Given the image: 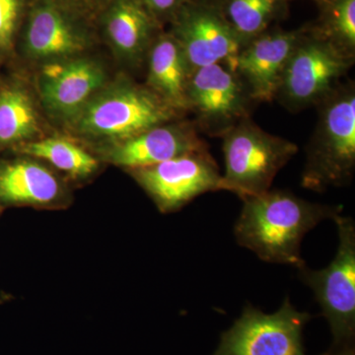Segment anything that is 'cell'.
Returning <instances> with one entry per match:
<instances>
[{
	"mask_svg": "<svg viewBox=\"0 0 355 355\" xmlns=\"http://www.w3.org/2000/svg\"><path fill=\"white\" fill-rule=\"evenodd\" d=\"M242 200L233 230L238 245L266 263L295 268L306 263L301 256L306 234L343 211L340 205L311 202L291 191L272 189Z\"/></svg>",
	"mask_w": 355,
	"mask_h": 355,
	"instance_id": "6da1fadb",
	"label": "cell"
},
{
	"mask_svg": "<svg viewBox=\"0 0 355 355\" xmlns=\"http://www.w3.org/2000/svg\"><path fill=\"white\" fill-rule=\"evenodd\" d=\"M316 130L307 147L301 184L310 191L349 184L355 169L354 86L336 88L321 103Z\"/></svg>",
	"mask_w": 355,
	"mask_h": 355,
	"instance_id": "7a4b0ae2",
	"label": "cell"
},
{
	"mask_svg": "<svg viewBox=\"0 0 355 355\" xmlns=\"http://www.w3.org/2000/svg\"><path fill=\"white\" fill-rule=\"evenodd\" d=\"M222 150L225 174L221 190L242 200L272 189L273 180L298 153V146L242 120L224 132Z\"/></svg>",
	"mask_w": 355,
	"mask_h": 355,
	"instance_id": "3957f363",
	"label": "cell"
},
{
	"mask_svg": "<svg viewBox=\"0 0 355 355\" xmlns=\"http://www.w3.org/2000/svg\"><path fill=\"white\" fill-rule=\"evenodd\" d=\"M333 220L338 236L335 258L322 270L305 263L297 268V277L314 293L333 336L330 349L336 350L354 347L355 222L342 214Z\"/></svg>",
	"mask_w": 355,
	"mask_h": 355,
	"instance_id": "277c9868",
	"label": "cell"
},
{
	"mask_svg": "<svg viewBox=\"0 0 355 355\" xmlns=\"http://www.w3.org/2000/svg\"><path fill=\"white\" fill-rule=\"evenodd\" d=\"M174 111L149 89L125 84L91 99L78 113V128L121 142L167 123Z\"/></svg>",
	"mask_w": 355,
	"mask_h": 355,
	"instance_id": "5b68a950",
	"label": "cell"
},
{
	"mask_svg": "<svg viewBox=\"0 0 355 355\" xmlns=\"http://www.w3.org/2000/svg\"><path fill=\"white\" fill-rule=\"evenodd\" d=\"M312 316L292 305L288 296L277 312L266 314L248 303L212 355H307L303 333Z\"/></svg>",
	"mask_w": 355,
	"mask_h": 355,
	"instance_id": "8992f818",
	"label": "cell"
},
{
	"mask_svg": "<svg viewBox=\"0 0 355 355\" xmlns=\"http://www.w3.org/2000/svg\"><path fill=\"white\" fill-rule=\"evenodd\" d=\"M354 58L323 37H301L282 74L277 96L292 110L321 104L352 67Z\"/></svg>",
	"mask_w": 355,
	"mask_h": 355,
	"instance_id": "52a82bcc",
	"label": "cell"
},
{
	"mask_svg": "<svg viewBox=\"0 0 355 355\" xmlns=\"http://www.w3.org/2000/svg\"><path fill=\"white\" fill-rule=\"evenodd\" d=\"M132 172L165 214L181 209L203 193L221 191L222 175L207 149Z\"/></svg>",
	"mask_w": 355,
	"mask_h": 355,
	"instance_id": "ba28073f",
	"label": "cell"
},
{
	"mask_svg": "<svg viewBox=\"0 0 355 355\" xmlns=\"http://www.w3.org/2000/svg\"><path fill=\"white\" fill-rule=\"evenodd\" d=\"M172 36L183 51L191 73L216 64L234 70L236 58L244 46L225 16L202 4L182 11Z\"/></svg>",
	"mask_w": 355,
	"mask_h": 355,
	"instance_id": "9c48e42d",
	"label": "cell"
},
{
	"mask_svg": "<svg viewBox=\"0 0 355 355\" xmlns=\"http://www.w3.org/2000/svg\"><path fill=\"white\" fill-rule=\"evenodd\" d=\"M187 96L189 109L193 110L202 123L222 128L232 127L234 121L244 116L249 98L237 73L223 64L191 72Z\"/></svg>",
	"mask_w": 355,
	"mask_h": 355,
	"instance_id": "30bf717a",
	"label": "cell"
},
{
	"mask_svg": "<svg viewBox=\"0 0 355 355\" xmlns=\"http://www.w3.org/2000/svg\"><path fill=\"white\" fill-rule=\"evenodd\" d=\"M301 37L300 32L268 33L243 46L234 71L251 99L270 102L277 97L287 62Z\"/></svg>",
	"mask_w": 355,
	"mask_h": 355,
	"instance_id": "8fae6325",
	"label": "cell"
},
{
	"mask_svg": "<svg viewBox=\"0 0 355 355\" xmlns=\"http://www.w3.org/2000/svg\"><path fill=\"white\" fill-rule=\"evenodd\" d=\"M104 79V72L96 62L65 58L44 65L40 76V90L51 112L58 116H72L87 105Z\"/></svg>",
	"mask_w": 355,
	"mask_h": 355,
	"instance_id": "7c38bea8",
	"label": "cell"
},
{
	"mask_svg": "<svg viewBox=\"0 0 355 355\" xmlns=\"http://www.w3.org/2000/svg\"><path fill=\"white\" fill-rule=\"evenodd\" d=\"M205 149L207 146L190 125L163 123L118 142L111 159L114 164L135 170Z\"/></svg>",
	"mask_w": 355,
	"mask_h": 355,
	"instance_id": "4fadbf2b",
	"label": "cell"
},
{
	"mask_svg": "<svg viewBox=\"0 0 355 355\" xmlns=\"http://www.w3.org/2000/svg\"><path fill=\"white\" fill-rule=\"evenodd\" d=\"M60 193L58 178L39 163L18 160L0 166V202L43 207L57 202Z\"/></svg>",
	"mask_w": 355,
	"mask_h": 355,
	"instance_id": "5bb4252c",
	"label": "cell"
},
{
	"mask_svg": "<svg viewBox=\"0 0 355 355\" xmlns=\"http://www.w3.org/2000/svg\"><path fill=\"white\" fill-rule=\"evenodd\" d=\"M27 51L40 60H62L84 48V39L71 22L51 6L33 13L26 36Z\"/></svg>",
	"mask_w": 355,
	"mask_h": 355,
	"instance_id": "9a60e30c",
	"label": "cell"
},
{
	"mask_svg": "<svg viewBox=\"0 0 355 355\" xmlns=\"http://www.w3.org/2000/svg\"><path fill=\"white\" fill-rule=\"evenodd\" d=\"M190 76L191 70L174 37L159 39L149 57L150 90L174 110L189 109L187 91Z\"/></svg>",
	"mask_w": 355,
	"mask_h": 355,
	"instance_id": "2e32d148",
	"label": "cell"
},
{
	"mask_svg": "<svg viewBox=\"0 0 355 355\" xmlns=\"http://www.w3.org/2000/svg\"><path fill=\"white\" fill-rule=\"evenodd\" d=\"M107 30L114 49L128 58H137L150 38V16L137 0H120L110 12Z\"/></svg>",
	"mask_w": 355,
	"mask_h": 355,
	"instance_id": "e0dca14e",
	"label": "cell"
},
{
	"mask_svg": "<svg viewBox=\"0 0 355 355\" xmlns=\"http://www.w3.org/2000/svg\"><path fill=\"white\" fill-rule=\"evenodd\" d=\"M37 116L31 100L22 90L8 88L0 92V144H11L32 137Z\"/></svg>",
	"mask_w": 355,
	"mask_h": 355,
	"instance_id": "ac0fdd59",
	"label": "cell"
},
{
	"mask_svg": "<svg viewBox=\"0 0 355 355\" xmlns=\"http://www.w3.org/2000/svg\"><path fill=\"white\" fill-rule=\"evenodd\" d=\"M23 153L46 160L60 171L86 177L98 167L97 161L81 147L64 139H46L23 147Z\"/></svg>",
	"mask_w": 355,
	"mask_h": 355,
	"instance_id": "d6986e66",
	"label": "cell"
},
{
	"mask_svg": "<svg viewBox=\"0 0 355 355\" xmlns=\"http://www.w3.org/2000/svg\"><path fill=\"white\" fill-rule=\"evenodd\" d=\"M279 3V0H227L225 19L245 46L263 34Z\"/></svg>",
	"mask_w": 355,
	"mask_h": 355,
	"instance_id": "ffe728a7",
	"label": "cell"
},
{
	"mask_svg": "<svg viewBox=\"0 0 355 355\" xmlns=\"http://www.w3.org/2000/svg\"><path fill=\"white\" fill-rule=\"evenodd\" d=\"M323 38L349 57H354L355 0H333L328 31Z\"/></svg>",
	"mask_w": 355,
	"mask_h": 355,
	"instance_id": "44dd1931",
	"label": "cell"
},
{
	"mask_svg": "<svg viewBox=\"0 0 355 355\" xmlns=\"http://www.w3.org/2000/svg\"><path fill=\"white\" fill-rule=\"evenodd\" d=\"M21 0H0V48L6 49L12 42L19 15Z\"/></svg>",
	"mask_w": 355,
	"mask_h": 355,
	"instance_id": "7402d4cb",
	"label": "cell"
},
{
	"mask_svg": "<svg viewBox=\"0 0 355 355\" xmlns=\"http://www.w3.org/2000/svg\"><path fill=\"white\" fill-rule=\"evenodd\" d=\"M148 6L158 12H167L176 8L183 0H146Z\"/></svg>",
	"mask_w": 355,
	"mask_h": 355,
	"instance_id": "603a6c76",
	"label": "cell"
},
{
	"mask_svg": "<svg viewBox=\"0 0 355 355\" xmlns=\"http://www.w3.org/2000/svg\"><path fill=\"white\" fill-rule=\"evenodd\" d=\"M322 355H355V349L354 347H349V349H329V352Z\"/></svg>",
	"mask_w": 355,
	"mask_h": 355,
	"instance_id": "cb8c5ba5",
	"label": "cell"
}]
</instances>
